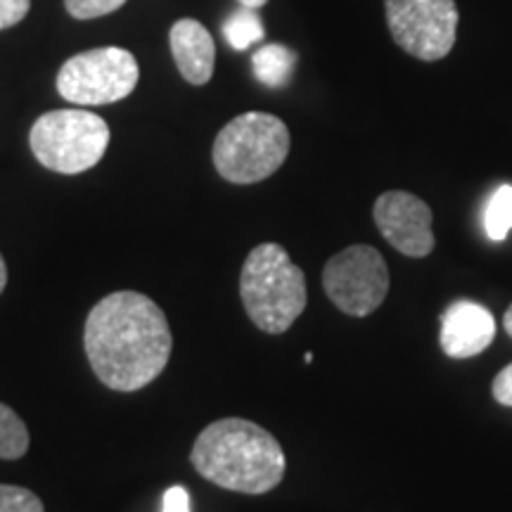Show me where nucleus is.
<instances>
[{
  "mask_svg": "<svg viewBox=\"0 0 512 512\" xmlns=\"http://www.w3.org/2000/svg\"><path fill=\"white\" fill-rule=\"evenodd\" d=\"M171 347L169 320L147 294L112 292L86 318L88 363L114 392H138L155 382L169 363Z\"/></svg>",
  "mask_w": 512,
  "mask_h": 512,
  "instance_id": "f257e3e1",
  "label": "nucleus"
},
{
  "mask_svg": "<svg viewBox=\"0 0 512 512\" xmlns=\"http://www.w3.org/2000/svg\"><path fill=\"white\" fill-rule=\"evenodd\" d=\"M190 463L207 482L249 496L273 491L287 467L278 439L245 418H223L204 427L190 451Z\"/></svg>",
  "mask_w": 512,
  "mask_h": 512,
  "instance_id": "f03ea898",
  "label": "nucleus"
},
{
  "mask_svg": "<svg viewBox=\"0 0 512 512\" xmlns=\"http://www.w3.org/2000/svg\"><path fill=\"white\" fill-rule=\"evenodd\" d=\"M240 297L247 316L268 335H283L306 309L304 271L285 247L264 242L247 254L240 273Z\"/></svg>",
  "mask_w": 512,
  "mask_h": 512,
  "instance_id": "7ed1b4c3",
  "label": "nucleus"
},
{
  "mask_svg": "<svg viewBox=\"0 0 512 512\" xmlns=\"http://www.w3.org/2000/svg\"><path fill=\"white\" fill-rule=\"evenodd\" d=\"M290 155V128L266 112H245L219 131L214 140L216 171L235 185H252L271 178Z\"/></svg>",
  "mask_w": 512,
  "mask_h": 512,
  "instance_id": "20e7f679",
  "label": "nucleus"
},
{
  "mask_svg": "<svg viewBox=\"0 0 512 512\" xmlns=\"http://www.w3.org/2000/svg\"><path fill=\"white\" fill-rule=\"evenodd\" d=\"M34 157L55 174L76 176L93 169L110 145V126L86 110L46 112L31 126Z\"/></svg>",
  "mask_w": 512,
  "mask_h": 512,
  "instance_id": "39448f33",
  "label": "nucleus"
},
{
  "mask_svg": "<svg viewBox=\"0 0 512 512\" xmlns=\"http://www.w3.org/2000/svg\"><path fill=\"white\" fill-rule=\"evenodd\" d=\"M138 62L124 48H95L69 57L57 74V91L67 102L83 107L110 105L138 86Z\"/></svg>",
  "mask_w": 512,
  "mask_h": 512,
  "instance_id": "423d86ee",
  "label": "nucleus"
},
{
  "mask_svg": "<svg viewBox=\"0 0 512 512\" xmlns=\"http://www.w3.org/2000/svg\"><path fill=\"white\" fill-rule=\"evenodd\" d=\"M323 290L339 311L366 318L377 311L389 292V268L384 256L370 245H351L323 268Z\"/></svg>",
  "mask_w": 512,
  "mask_h": 512,
  "instance_id": "0eeeda50",
  "label": "nucleus"
},
{
  "mask_svg": "<svg viewBox=\"0 0 512 512\" xmlns=\"http://www.w3.org/2000/svg\"><path fill=\"white\" fill-rule=\"evenodd\" d=\"M384 15L396 46L422 62L444 60L456 46V0H384Z\"/></svg>",
  "mask_w": 512,
  "mask_h": 512,
  "instance_id": "6e6552de",
  "label": "nucleus"
},
{
  "mask_svg": "<svg viewBox=\"0 0 512 512\" xmlns=\"http://www.w3.org/2000/svg\"><path fill=\"white\" fill-rule=\"evenodd\" d=\"M373 219L382 238L403 256L425 259L434 249L432 209L413 192H382L375 200Z\"/></svg>",
  "mask_w": 512,
  "mask_h": 512,
  "instance_id": "1a4fd4ad",
  "label": "nucleus"
},
{
  "mask_svg": "<svg viewBox=\"0 0 512 512\" xmlns=\"http://www.w3.org/2000/svg\"><path fill=\"white\" fill-rule=\"evenodd\" d=\"M496 337V320L484 306L456 302L441 316V349L451 358H472L486 351Z\"/></svg>",
  "mask_w": 512,
  "mask_h": 512,
  "instance_id": "9d476101",
  "label": "nucleus"
},
{
  "mask_svg": "<svg viewBox=\"0 0 512 512\" xmlns=\"http://www.w3.org/2000/svg\"><path fill=\"white\" fill-rule=\"evenodd\" d=\"M171 53L181 76L192 86H204L214 76L216 46L214 38L197 19L185 17L171 27L169 34Z\"/></svg>",
  "mask_w": 512,
  "mask_h": 512,
  "instance_id": "9b49d317",
  "label": "nucleus"
},
{
  "mask_svg": "<svg viewBox=\"0 0 512 512\" xmlns=\"http://www.w3.org/2000/svg\"><path fill=\"white\" fill-rule=\"evenodd\" d=\"M294 64H297V55H294V50H290L287 46H280V43H271V46L259 48L252 57L256 79L264 83V86H271V88H280L290 81Z\"/></svg>",
  "mask_w": 512,
  "mask_h": 512,
  "instance_id": "f8f14e48",
  "label": "nucleus"
},
{
  "mask_svg": "<svg viewBox=\"0 0 512 512\" xmlns=\"http://www.w3.org/2000/svg\"><path fill=\"white\" fill-rule=\"evenodd\" d=\"M223 36H226L228 46L233 50H247L254 43L264 41L266 29L259 12L240 5L238 10L230 12L226 24H223Z\"/></svg>",
  "mask_w": 512,
  "mask_h": 512,
  "instance_id": "ddd939ff",
  "label": "nucleus"
},
{
  "mask_svg": "<svg viewBox=\"0 0 512 512\" xmlns=\"http://www.w3.org/2000/svg\"><path fill=\"white\" fill-rule=\"evenodd\" d=\"M29 451V430L10 406L0 403V460H17Z\"/></svg>",
  "mask_w": 512,
  "mask_h": 512,
  "instance_id": "4468645a",
  "label": "nucleus"
},
{
  "mask_svg": "<svg viewBox=\"0 0 512 512\" xmlns=\"http://www.w3.org/2000/svg\"><path fill=\"white\" fill-rule=\"evenodd\" d=\"M512 228V188L503 185L496 190V195L491 197L489 209H486V233L491 240L501 242L508 238Z\"/></svg>",
  "mask_w": 512,
  "mask_h": 512,
  "instance_id": "2eb2a0df",
  "label": "nucleus"
},
{
  "mask_svg": "<svg viewBox=\"0 0 512 512\" xmlns=\"http://www.w3.org/2000/svg\"><path fill=\"white\" fill-rule=\"evenodd\" d=\"M0 512H46L41 498L24 486L0 484Z\"/></svg>",
  "mask_w": 512,
  "mask_h": 512,
  "instance_id": "dca6fc26",
  "label": "nucleus"
},
{
  "mask_svg": "<svg viewBox=\"0 0 512 512\" xmlns=\"http://www.w3.org/2000/svg\"><path fill=\"white\" fill-rule=\"evenodd\" d=\"M126 0H64L67 12L74 19H95L112 15L114 10H119Z\"/></svg>",
  "mask_w": 512,
  "mask_h": 512,
  "instance_id": "f3484780",
  "label": "nucleus"
},
{
  "mask_svg": "<svg viewBox=\"0 0 512 512\" xmlns=\"http://www.w3.org/2000/svg\"><path fill=\"white\" fill-rule=\"evenodd\" d=\"M31 0H0V31L15 27L27 17Z\"/></svg>",
  "mask_w": 512,
  "mask_h": 512,
  "instance_id": "a211bd4d",
  "label": "nucleus"
},
{
  "mask_svg": "<svg viewBox=\"0 0 512 512\" xmlns=\"http://www.w3.org/2000/svg\"><path fill=\"white\" fill-rule=\"evenodd\" d=\"M491 394H494V399L501 403V406H512V363L494 377Z\"/></svg>",
  "mask_w": 512,
  "mask_h": 512,
  "instance_id": "6ab92c4d",
  "label": "nucleus"
},
{
  "mask_svg": "<svg viewBox=\"0 0 512 512\" xmlns=\"http://www.w3.org/2000/svg\"><path fill=\"white\" fill-rule=\"evenodd\" d=\"M162 512H190V496L183 486H171L164 494V510Z\"/></svg>",
  "mask_w": 512,
  "mask_h": 512,
  "instance_id": "aec40b11",
  "label": "nucleus"
},
{
  "mask_svg": "<svg viewBox=\"0 0 512 512\" xmlns=\"http://www.w3.org/2000/svg\"><path fill=\"white\" fill-rule=\"evenodd\" d=\"M5 285H8V266H5L3 254H0V294H3Z\"/></svg>",
  "mask_w": 512,
  "mask_h": 512,
  "instance_id": "412c9836",
  "label": "nucleus"
},
{
  "mask_svg": "<svg viewBox=\"0 0 512 512\" xmlns=\"http://www.w3.org/2000/svg\"><path fill=\"white\" fill-rule=\"evenodd\" d=\"M240 5H245V8H252V10H259L264 8V5L268 3V0H238Z\"/></svg>",
  "mask_w": 512,
  "mask_h": 512,
  "instance_id": "4be33fe9",
  "label": "nucleus"
},
{
  "mask_svg": "<svg viewBox=\"0 0 512 512\" xmlns=\"http://www.w3.org/2000/svg\"><path fill=\"white\" fill-rule=\"evenodd\" d=\"M503 328L512 337V304H510V309L505 311V316H503Z\"/></svg>",
  "mask_w": 512,
  "mask_h": 512,
  "instance_id": "5701e85b",
  "label": "nucleus"
}]
</instances>
